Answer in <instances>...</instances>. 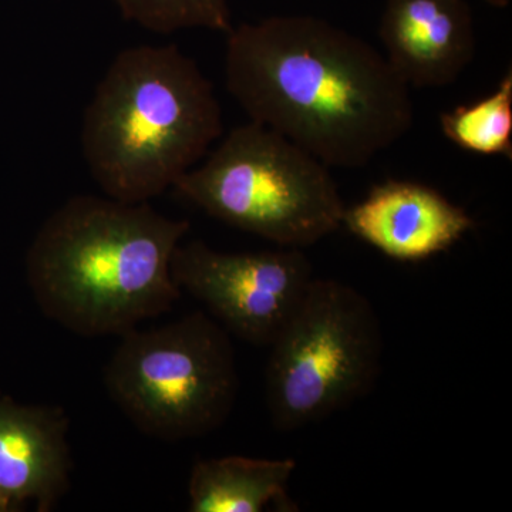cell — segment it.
<instances>
[{"label": "cell", "instance_id": "obj_1", "mask_svg": "<svg viewBox=\"0 0 512 512\" xmlns=\"http://www.w3.org/2000/svg\"><path fill=\"white\" fill-rule=\"evenodd\" d=\"M225 86L249 120L329 168L365 167L414 121L410 87L362 37L311 15L227 33Z\"/></svg>", "mask_w": 512, "mask_h": 512}, {"label": "cell", "instance_id": "obj_2", "mask_svg": "<svg viewBox=\"0 0 512 512\" xmlns=\"http://www.w3.org/2000/svg\"><path fill=\"white\" fill-rule=\"evenodd\" d=\"M190 222L148 202L76 195L37 231L26 274L47 318L84 336H123L180 301L171 262Z\"/></svg>", "mask_w": 512, "mask_h": 512}, {"label": "cell", "instance_id": "obj_3", "mask_svg": "<svg viewBox=\"0 0 512 512\" xmlns=\"http://www.w3.org/2000/svg\"><path fill=\"white\" fill-rule=\"evenodd\" d=\"M214 86L180 47H127L84 111L82 151L107 197L148 202L163 194L222 136Z\"/></svg>", "mask_w": 512, "mask_h": 512}, {"label": "cell", "instance_id": "obj_4", "mask_svg": "<svg viewBox=\"0 0 512 512\" xmlns=\"http://www.w3.org/2000/svg\"><path fill=\"white\" fill-rule=\"evenodd\" d=\"M174 188L215 220L284 248L318 244L342 227L346 210L328 165L251 120Z\"/></svg>", "mask_w": 512, "mask_h": 512}, {"label": "cell", "instance_id": "obj_5", "mask_svg": "<svg viewBox=\"0 0 512 512\" xmlns=\"http://www.w3.org/2000/svg\"><path fill=\"white\" fill-rule=\"evenodd\" d=\"M104 386L128 420L150 437L198 439L220 429L237 402V356L227 330L207 313L120 336Z\"/></svg>", "mask_w": 512, "mask_h": 512}, {"label": "cell", "instance_id": "obj_6", "mask_svg": "<svg viewBox=\"0 0 512 512\" xmlns=\"http://www.w3.org/2000/svg\"><path fill=\"white\" fill-rule=\"evenodd\" d=\"M269 348L266 406L279 431L346 409L372 390L382 370L383 332L372 302L336 279L313 278Z\"/></svg>", "mask_w": 512, "mask_h": 512}, {"label": "cell", "instance_id": "obj_7", "mask_svg": "<svg viewBox=\"0 0 512 512\" xmlns=\"http://www.w3.org/2000/svg\"><path fill=\"white\" fill-rule=\"evenodd\" d=\"M171 272L229 335L268 348L315 278L302 249L221 252L200 239L178 245Z\"/></svg>", "mask_w": 512, "mask_h": 512}, {"label": "cell", "instance_id": "obj_8", "mask_svg": "<svg viewBox=\"0 0 512 512\" xmlns=\"http://www.w3.org/2000/svg\"><path fill=\"white\" fill-rule=\"evenodd\" d=\"M342 225L387 258L417 262L453 247L474 220L429 185L390 180L346 208Z\"/></svg>", "mask_w": 512, "mask_h": 512}, {"label": "cell", "instance_id": "obj_9", "mask_svg": "<svg viewBox=\"0 0 512 512\" xmlns=\"http://www.w3.org/2000/svg\"><path fill=\"white\" fill-rule=\"evenodd\" d=\"M70 420L59 406H29L0 396V512L35 503L55 510L72 484Z\"/></svg>", "mask_w": 512, "mask_h": 512}, {"label": "cell", "instance_id": "obj_10", "mask_svg": "<svg viewBox=\"0 0 512 512\" xmlns=\"http://www.w3.org/2000/svg\"><path fill=\"white\" fill-rule=\"evenodd\" d=\"M379 35L387 62L416 89L453 84L476 55L466 0H386Z\"/></svg>", "mask_w": 512, "mask_h": 512}, {"label": "cell", "instance_id": "obj_11", "mask_svg": "<svg viewBox=\"0 0 512 512\" xmlns=\"http://www.w3.org/2000/svg\"><path fill=\"white\" fill-rule=\"evenodd\" d=\"M293 458L228 456L198 460L188 480L191 512H261L269 504L298 511L289 500Z\"/></svg>", "mask_w": 512, "mask_h": 512}, {"label": "cell", "instance_id": "obj_12", "mask_svg": "<svg viewBox=\"0 0 512 512\" xmlns=\"http://www.w3.org/2000/svg\"><path fill=\"white\" fill-rule=\"evenodd\" d=\"M444 136L470 153L512 158V69L490 96L440 116Z\"/></svg>", "mask_w": 512, "mask_h": 512}, {"label": "cell", "instance_id": "obj_13", "mask_svg": "<svg viewBox=\"0 0 512 512\" xmlns=\"http://www.w3.org/2000/svg\"><path fill=\"white\" fill-rule=\"evenodd\" d=\"M126 20L150 32L207 29L227 33L232 25L229 0H113Z\"/></svg>", "mask_w": 512, "mask_h": 512}, {"label": "cell", "instance_id": "obj_14", "mask_svg": "<svg viewBox=\"0 0 512 512\" xmlns=\"http://www.w3.org/2000/svg\"><path fill=\"white\" fill-rule=\"evenodd\" d=\"M488 5L494 6V8H505L510 5V0H485Z\"/></svg>", "mask_w": 512, "mask_h": 512}]
</instances>
